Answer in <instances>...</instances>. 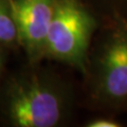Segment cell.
I'll return each instance as SVG.
<instances>
[{
  "mask_svg": "<svg viewBox=\"0 0 127 127\" xmlns=\"http://www.w3.org/2000/svg\"><path fill=\"white\" fill-rule=\"evenodd\" d=\"M73 85L42 62L28 63L3 78L0 118L11 127H61L72 119Z\"/></svg>",
  "mask_w": 127,
  "mask_h": 127,
  "instance_id": "cell-1",
  "label": "cell"
},
{
  "mask_svg": "<svg viewBox=\"0 0 127 127\" xmlns=\"http://www.w3.org/2000/svg\"><path fill=\"white\" fill-rule=\"evenodd\" d=\"M82 76L87 107L109 117L127 111V20L101 23Z\"/></svg>",
  "mask_w": 127,
  "mask_h": 127,
  "instance_id": "cell-2",
  "label": "cell"
},
{
  "mask_svg": "<svg viewBox=\"0 0 127 127\" xmlns=\"http://www.w3.org/2000/svg\"><path fill=\"white\" fill-rule=\"evenodd\" d=\"M100 21L83 0H55L45 61L61 63L84 75Z\"/></svg>",
  "mask_w": 127,
  "mask_h": 127,
  "instance_id": "cell-3",
  "label": "cell"
},
{
  "mask_svg": "<svg viewBox=\"0 0 127 127\" xmlns=\"http://www.w3.org/2000/svg\"><path fill=\"white\" fill-rule=\"evenodd\" d=\"M12 2L19 46L25 52L27 62H43L55 0H12Z\"/></svg>",
  "mask_w": 127,
  "mask_h": 127,
  "instance_id": "cell-4",
  "label": "cell"
},
{
  "mask_svg": "<svg viewBox=\"0 0 127 127\" xmlns=\"http://www.w3.org/2000/svg\"><path fill=\"white\" fill-rule=\"evenodd\" d=\"M0 46L9 50L20 48L12 0H0Z\"/></svg>",
  "mask_w": 127,
  "mask_h": 127,
  "instance_id": "cell-5",
  "label": "cell"
},
{
  "mask_svg": "<svg viewBox=\"0 0 127 127\" xmlns=\"http://www.w3.org/2000/svg\"><path fill=\"white\" fill-rule=\"evenodd\" d=\"M102 22L125 19L127 20V0H83Z\"/></svg>",
  "mask_w": 127,
  "mask_h": 127,
  "instance_id": "cell-6",
  "label": "cell"
},
{
  "mask_svg": "<svg viewBox=\"0 0 127 127\" xmlns=\"http://www.w3.org/2000/svg\"><path fill=\"white\" fill-rule=\"evenodd\" d=\"M86 127H121L120 122L114 120L113 117L102 116L98 118L92 119L85 124Z\"/></svg>",
  "mask_w": 127,
  "mask_h": 127,
  "instance_id": "cell-7",
  "label": "cell"
},
{
  "mask_svg": "<svg viewBox=\"0 0 127 127\" xmlns=\"http://www.w3.org/2000/svg\"><path fill=\"white\" fill-rule=\"evenodd\" d=\"M7 51L4 47L0 46V86L4 78V71H5V65H6V59H7Z\"/></svg>",
  "mask_w": 127,
  "mask_h": 127,
  "instance_id": "cell-8",
  "label": "cell"
}]
</instances>
